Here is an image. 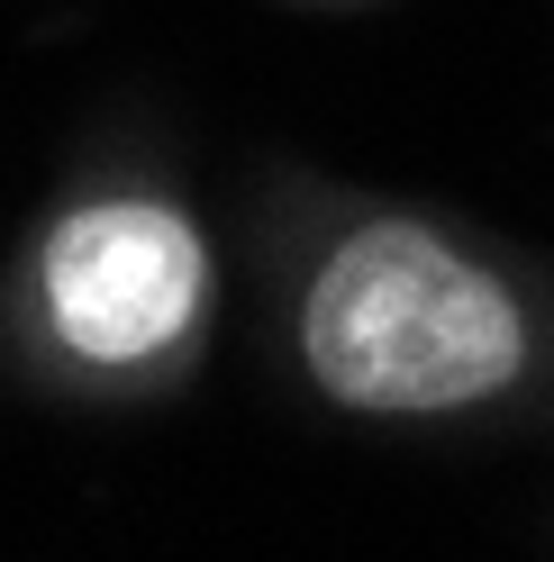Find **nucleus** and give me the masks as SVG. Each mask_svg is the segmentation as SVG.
<instances>
[{
	"label": "nucleus",
	"mask_w": 554,
	"mask_h": 562,
	"mask_svg": "<svg viewBox=\"0 0 554 562\" xmlns=\"http://www.w3.org/2000/svg\"><path fill=\"white\" fill-rule=\"evenodd\" d=\"M210 236L155 191L74 200L27 255V318L55 372L100 391H155L210 336Z\"/></svg>",
	"instance_id": "2"
},
{
	"label": "nucleus",
	"mask_w": 554,
	"mask_h": 562,
	"mask_svg": "<svg viewBox=\"0 0 554 562\" xmlns=\"http://www.w3.org/2000/svg\"><path fill=\"white\" fill-rule=\"evenodd\" d=\"M291 345L345 417H464L536 372V318L428 218H345L300 272Z\"/></svg>",
	"instance_id": "1"
}]
</instances>
